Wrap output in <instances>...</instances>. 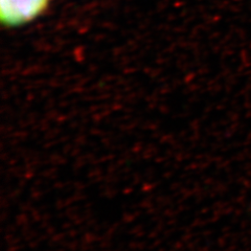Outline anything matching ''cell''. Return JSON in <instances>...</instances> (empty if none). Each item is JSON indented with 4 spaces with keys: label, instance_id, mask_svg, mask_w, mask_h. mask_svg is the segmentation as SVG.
<instances>
[{
    "label": "cell",
    "instance_id": "obj_1",
    "mask_svg": "<svg viewBox=\"0 0 251 251\" xmlns=\"http://www.w3.org/2000/svg\"><path fill=\"white\" fill-rule=\"evenodd\" d=\"M51 0H0V21L6 28L29 25L49 10Z\"/></svg>",
    "mask_w": 251,
    "mask_h": 251
}]
</instances>
